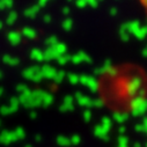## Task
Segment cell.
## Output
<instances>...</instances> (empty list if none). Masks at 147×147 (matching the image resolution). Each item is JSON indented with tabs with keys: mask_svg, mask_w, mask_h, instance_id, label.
I'll return each mask as SVG.
<instances>
[{
	"mask_svg": "<svg viewBox=\"0 0 147 147\" xmlns=\"http://www.w3.org/2000/svg\"><path fill=\"white\" fill-rule=\"evenodd\" d=\"M13 141H16L14 132H7V131H3L1 132V134H0V142H3V144H11Z\"/></svg>",
	"mask_w": 147,
	"mask_h": 147,
	"instance_id": "6da1fadb",
	"label": "cell"
},
{
	"mask_svg": "<svg viewBox=\"0 0 147 147\" xmlns=\"http://www.w3.org/2000/svg\"><path fill=\"white\" fill-rule=\"evenodd\" d=\"M145 147H147V141H146V144H145Z\"/></svg>",
	"mask_w": 147,
	"mask_h": 147,
	"instance_id": "e0dca14e",
	"label": "cell"
},
{
	"mask_svg": "<svg viewBox=\"0 0 147 147\" xmlns=\"http://www.w3.org/2000/svg\"><path fill=\"white\" fill-rule=\"evenodd\" d=\"M114 118L117 123H124L127 118H129V115L127 114H123V113H116L114 115Z\"/></svg>",
	"mask_w": 147,
	"mask_h": 147,
	"instance_id": "3957f363",
	"label": "cell"
},
{
	"mask_svg": "<svg viewBox=\"0 0 147 147\" xmlns=\"http://www.w3.org/2000/svg\"><path fill=\"white\" fill-rule=\"evenodd\" d=\"M78 102L81 104V105H92L93 103V101H90L88 97H86V96H82L81 97V95H78Z\"/></svg>",
	"mask_w": 147,
	"mask_h": 147,
	"instance_id": "8992f818",
	"label": "cell"
},
{
	"mask_svg": "<svg viewBox=\"0 0 147 147\" xmlns=\"http://www.w3.org/2000/svg\"><path fill=\"white\" fill-rule=\"evenodd\" d=\"M133 147H142V146H141V144H139V142H136V144L133 145Z\"/></svg>",
	"mask_w": 147,
	"mask_h": 147,
	"instance_id": "5bb4252c",
	"label": "cell"
},
{
	"mask_svg": "<svg viewBox=\"0 0 147 147\" xmlns=\"http://www.w3.org/2000/svg\"><path fill=\"white\" fill-rule=\"evenodd\" d=\"M117 147H129V138L125 136H121L117 140Z\"/></svg>",
	"mask_w": 147,
	"mask_h": 147,
	"instance_id": "277c9868",
	"label": "cell"
},
{
	"mask_svg": "<svg viewBox=\"0 0 147 147\" xmlns=\"http://www.w3.org/2000/svg\"><path fill=\"white\" fill-rule=\"evenodd\" d=\"M142 125H144V127H145V133L147 134V118L144 121V124H142Z\"/></svg>",
	"mask_w": 147,
	"mask_h": 147,
	"instance_id": "4fadbf2b",
	"label": "cell"
},
{
	"mask_svg": "<svg viewBox=\"0 0 147 147\" xmlns=\"http://www.w3.org/2000/svg\"><path fill=\"white\" fill-rule=\"evenodd\" d=\"M119 132H121V133H124V132H125V127H121V129H119Z\"/></svg>",
	"mask_w": 147,
	"mask_h": 147,
	"instance_id": "9a60e30c",
	"label": "cell"
},
{
	"mask_svg": "<svg viewBox=\"0 0 147 147\" xmlns=\"http://www.w3.org/2000/svg\"><path fill=\"white\" fill-rule=\"evenodd\" d=\"M136 131L139 132V133L145 132V127H144V125H137V126H136Z\"/></svg>",
	"mask_w": 147,
	"mask_h": 147,
	"instance_id": "8fae6325",
	"label": "cell"
},
{
	"mask_svg": "<svg viewBox=\"0 0 147 147\" xmlns=\"http://www.w3.org/2000/svg\"><path fill=\"white\" fill-rule=\"evenodd\" d=\"M90 117H92V113H90V111H85V114H84V118H85V121H86V122H89Z\"/></svg>",
	"mask_w": 147,
	"mask_h": 147,
	"instance_id": "30bf717a",
	"label": "cell"
},
{
	"mask_svg": "<svg viewBox=\"0 0 147 147\" xmlns=\"http://www.w3.org/2000/svg\"><path fill=\"white\" fill-rule=\"evenodd\" d=\"M139 3H140L141 6L147 11V0H139Z\"/></svg>",
	"mask_w": 147,
	"mask_h": 147,
	"instance_id": "7c38bea8",
	"label": "cell"
},
{
	"mask_svg": "<svg viewBox=\"0 0 147 147\" xmlns=\"http://www.w3.org/2000/svg\"><path fill=\"white\" fill-rule=\"evenodd\" d=\"M101 126H103L108 132H109V130L111 129V121H110L108 117H104L103 119H102V123H101Z\"/></svg>",
	"mask_w": 147,
	"mask_h": 147,
	"instance_id": "52a82bcc",
	"label": "cell"
},
{
	"mask_svg": "<svg viewBox=\"0 0 147 147\" xmlns=\"http://www.w3.org/2000/svg\"><path fill=\"white\" fill-rule=\"evenodd\" d=\"M24 147H32L31 145H27V146H24Z\"/></svg>",
	"mask_w": 147,
	"mask_h": 147,
	"instance_id": "2e32d148",
	"label": "cell"
},
{
	"mask_svg": "<svg viewBox=\"0 0 147 147\" xmlns=\"http://www.w3.org/2000/svg\"><path fill=\"white\" fill-rule=\"evenodd\" d=\"M69 140H71V145H79L80 141H81V138H80L78 134H74Z\"/></svg>",
	"mask_w": 147,
	"mask_h": 147,
	"instance_id": "9c48e42d",
	"label": "cell"
},
{
	"mask_svg": "<svg viewBox=\"0 0 147 147\" xmlns=\"http://www.w3.org/2000/svg\"><path fill=\"white\" fill-rule=\"evenodd\" d=\"M57 144L60 145V146H65V147H67V146L71 145V140H69L68 138H66V137L59 136V137L57 138Z\"/></svg>",
	"mask_w": 147,
	"mask_h": 147,
	"instance_id": "5b68a950",
	"label": "cell"
},
{
	"mask_svg": "<svg viewBox=\"0 0 147 147\" xmlns=\"http://www.w3.org/2000/svg\"><path fill=\"white\" fill-rule=\"evenodd\" d=\"M14 134H15L16 140H22V139L26 137V133H24V131H23L22 129H16V130L14 131Z\"/></svg>",
	"mask_w": 147,
	"mask_h": 147,
	"instance_id": "ba28073f",
	"label": "cell"
},
{
	"mask_svg": "<svg viewBox=\"0 0 147 147\" xmlns=\"http://www.w3.org/2000/svg\"><path fill=\"white\" fill-rule=\"evenodd\" d=\"M94 134H95L97 138H100L101 140H104V141H107V140L109 139L108 131H107L103 126H101V124L97 125V126H95V129H94Z\"/></svg>",
	"mask_w": 147,
	"mask_h": 147,
	"instance_id": "7a4b0ae2",
	"label": "cell"
}]
</instances>
